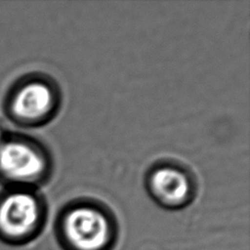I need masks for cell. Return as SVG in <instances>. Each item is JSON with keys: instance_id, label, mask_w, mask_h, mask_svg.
<instances>
[{"instance_id": "cell-1", "label": "cell", "mask_w": 250, "mask_h": 250, "mask_svg": "<svg viewBox=\"0 0 250 250\" xmlns=\"http://www.w3.org/2000/svg\"><path fill=\"white\" fill-rule=\"evenodd\" d=\"M54 231L62 250H113L119 226L116 215L104 201L80 196L59 209Z\"/></svg>"}, {"instance_id": "cell-2", "label": "cell", "mask_w": 250, "mask_h": 250, "mask_svg": "<svg viewBox=\"0 0 250 250\" xmlns=\"http://www.w3.org/2000/svg\"><path fill=\"white\" fill-rule=\"evenodd\" d=\"M59 82L41 71L27 72L10 86L3 100L5 117L23 129L43 127L53 121L62 105Z\"/></svg>"}, {"instance_id": "cell-3", "label": "cell", "mask_w": 250, "mask_h": 250, "mask_svg": "<svg viewBox=\"0 0 250 250\" xmlns=\"http://www.w3.org/2000/svg\"><path fill=\"white\" fill-rule=\"evenodd\" d=\"M52 151L41 140L7 131L0 147V182L5 187L40 189L54 174Z\"/></svg>"}, {"instance_id": "cell-4", "label": "cell", "mask_w": 250, "mask_h": 250, "mask_svg": "<svg viewBox=\"0 0 250 250\" xmlns=\"http://www.w3.org/2000/svg\"><path fill=\"white\" fill-rule=\"evenodd\" d=\"M48 204L37 188L5 187L0 192V242L21 247L34 241L44 230Z\"/></svg>"}, {"instance_id": "cell-5", "label": "cell", "mask_w": 250, "mask_h": 250, "mask_svg": "<svg viewBox=\"0 0 250 250\" xmlns=\"http://www.w3.org/2000/svg\"><path fill=\"white\" fill-rule=\"evenodd\" d=\"M144 187L156 205L171 211L190 205L198 191L193 171L186 164L171 158L155 160L146 168Z\"/></svg>"}, {"instance_id": "cell-6", "label": "cell", "mask_w": 250, "mask_h": 250, "mask_svg": "<svg viewBox=\"0 0 250 250\" xmlns=\"http://www.w3.org/2000/svg\"><path fill=\"white\" fill-rule=\"evenodd\" d=\"M7 133V130L0 124V147H1V145H2V142L5 138V135Z\"/></svg>"}]
</instances>
